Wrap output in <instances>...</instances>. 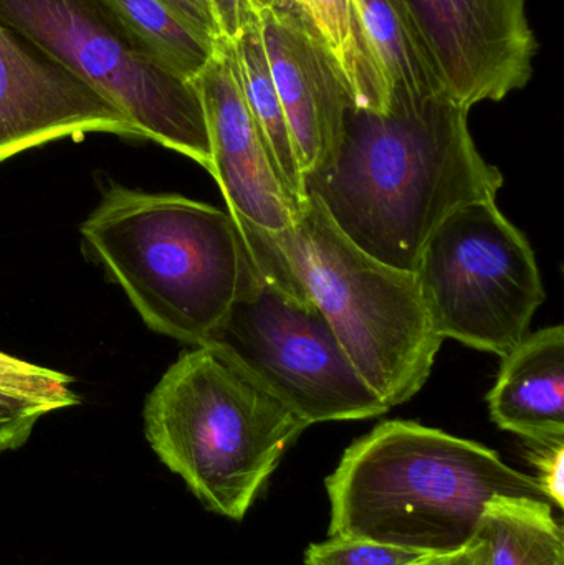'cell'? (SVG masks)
<instances>
[{
  "mask_svg": "<svg viewBox=\"0 0 564 565\" xmlns=\"http://www.w3.org/2000/svg\"><path fill=\"white\" fill-rule=\"evenodd\" d=\"M470 109L446 95L393 92L386 111L350 105L327 154L304 175L351 242L397 270H416L433 232L457 209L496 201L499 168L477 149Z\"/></svg>",
  "mask_w": 564,
  "mask_h": 565,
  "instance_id": "6da1fadb",
  "label": "cell"
},
{
  "mask_svg": "<svg viewBox=\"0 0 564 565\" xmlns=\"http://www.w3.org/2000/svg\"><path fill=\"white\" fill-rule=\"evenodd\" d=\"M324 487L328 536L429 554L469 544L493 498L552 504L539 478L489 447L404 420L384 422L354 441Z\"/></svg>",
  "mask_w": 564,
  "mask_h": 565,
  "instance_id": "7a4b0ae2",
  "label": "cell"
},
{
  "mask_svg": "<svg viewBox=\"0 0 564 565\" xmlns=\"http://www.w3.org/2000/svg\"><path fill=\"white\" fill-rule=\"evenodd\" d=\"M79 235L146 326L185 344H207L262 282L231 214L184 195L109 185Z\"/></svg>",
  "mask_w": 564,
  "mask_h": 565,
  "instance_id": "3957f363",
  "label": "cell"
},
{
  "mask_svg": "<svg viewBox=\"0 0 564 565\" xmlns=\"http://www.w3.org/2000/svg\"><path fill=\"white\" fill-rule=\"evenodd\" d=\"M146 440L205 510L242 521L310 425L211 345H195L146 398Z\"/></svg>",
  "mask_w": 564,
  "mask_h": 565,
  "instance_id": "277c9868",
  "label": "cell"
},
{
  "mask_svg": "<svg viewBox=\"0 0 564 565\" xmlns=\"http://www.w3.org/2000/svg\"><path fill=\"white\" fill-rule=\"evenodd\" d=\"M280 248L371 391L390 408L409 402L429 379L444 342L416 275L361 250L311 198Z\"/></svg>",
  "mask_w": 564,
  "mask_h": 565,
  "instance_id": "5b68a950",
  "label": "cell"
},
{
  "mask_svg": "<svg viewBox=\"0 0 564 565\" xmlns=\"http://www.w3.org/2000/svg\"><path fill=\"white\" fill-rule=\"evenodd\" d=\"M0 23L98 89L142 139L211 171L198 86L155 58L102 0H0Z\"/></svg>",
  "mask_w": 564,
  "mask_h": 565,
  "instance_id": "8992f818",
  "label": "cell"
},
{
  "mask_svg": "<svg viewBox=\"0 0 564 565\" xmlns=\"http://www.w3.org/2000/svg\"><path fill=\"white\" fill-rule=\"evenodd\" d=\"M414 275L439 338L497 355L530 334L545 301L535 254L496 201L454 211L427 238Z\"/></svg>",
  "mask_w": 564,
  "mask_h": 565,
  "instance_id": "52a82bcc",
  "label": "cell"
},
{
  "mask_svg": "<svg viewBox=\"0 0 564 565\" xmlns=\"http://www.w3.org/2000/svg\"><path fill=\"white\" fill-rule=\"evenodd\" d=\"M308 425L363 420L390 411L341 348L311 299L260 282L235 302L207 342Z\"/></svg>",
  "mask_w": 564,
  "mask_h": 565,
  "instance_id": "ba28073f",
  "label": "cell"
},
{
  "mask_svg": "<svg viewBox=\"0 0 564 565\" xmlns=\"http://www.w3.org/2000/svg\"><path fill=\"white\" fill-rule=\"evenodd\" d=\"M194 83L211 139L209 172L244 235L260 281L295 298H307L280 248L295 218L248 111L231 40L217 39L211 60Z\"/></svg>",
  "mask_w": 564,
  "mask_h": 565,
  "instance_id": "9c48e42d",
  "label": "cell"
},
{
  "mask_svg": "<svg viewBox=\"0 0 564 565\" xmlns=\"http://www.w3.org/2000/svg\"><path fill=\"white\" fill-rule=\"evenodd\" d=\"M444 95L470 109L529 85L536 42L529 0H400Z\"/></svg>",
  "mask_w": 564,
  "mask_h": 565,
  "instance_id": "30bf717a",
  "label": "cell"
},
{
  "mask_svg": "<svg viewBox=\"0 0 564 565\" xmlns=\"http://www.w3.org/2000/svg\"><path fill=\"white\" fill-rule=\"evenodd\" d=\"M95 132L142 139L98 89L0 23V162Z\"/></svg>",
  "mask_w": 564,
  "mask_h": 565,
  "instance_id": "8fae6325",
  "label": "cell"
},
{
  "mask_svg": "<svg viewBox=\"0 0 564 565\" xmlns=\"http://www.w3.org/2000/svg\"><path fill=\"white\" fill-rule=\"evenodd\" d=\"M304 175L327 154L353 105L343 78L295 0L251 3Z\"/></svg>",
  "mask_w": 564,
  "mask_h": 565,
  "instance_id": "7c38bea8",
  "label": "cell"
},
{
  "mask_svg": "<svg viewBox=\"0 0 564 565\" xmlns=\"http://www.w3.org/2000/svg\"><path fill=\"white\" fill-rule=\"evenodd\" d=\"M487 402L502 430L540 447L564 444L563 324L526 335L502 355Z\"/></svg>",
  "mask_w": 564,
  "mask_h": 565,
  "instance_id": "4fadbf2b",
  "label": "cell"
},
{
  "mask_svg": "<svg viewBox=\"0 0 564 565\" xmlns=\"http://www.w3.org/2000/svg\"><path fill=\"white\" fill-rule=\"evenodd\" d=\"M232 45H234L242 92H244L248 111L257 126L258 136L274 169L275 179L280 184L295 218L307 202L304 172H301L287 118L268 68L260 26L254 12L237 39L232 40Z\"/></svg>",
  "mask_w": 564,
  "mask_h": 565,
  "instance_id": "5bb4252c",
  "label": "cell"
},
{
  "mask_svg": "<svg viewBox=\"0 0 564 565\" xmlns=\"http://www.w3.org/2000/svg\"><path fill=\"white\" fill-rule=\"evenodd\" d=\"M486 565H564L563 524L552 504L499 497L483 508L476 533Z\"/></svg>",
  "mask_w": 564,
  "mask_h": 565,
  "instance_id": "9a60e30c",
  "label": "cell"
},
{
  "mask_svg": "<svg viewBox=\"0 0 564 565\" xmlns=\"http://www.w3.org/2000/svg\"><path fill=\"white\" fill-rule=\"evenodd\" d=\"M295 3L327 46L353 106L386 111L391 88L364 39L353 0H295Z\"/></svg>",
  "mask_w": 564,
  "mask_h": 565,
  "instance_id": "2e32d148",
  "label": "cell"
},
{
  "mask_svg": "<svg viewBox=\"0 0 564 565\" xmlns=\"http://www.w3.org/2000/svg\"><path fill=\"white\" fill-rule=\"evenodd\" d=\"M368 46L393 92L444 95L400 0H353Z\"/></svg>",
  "mask_w": 564,
  "mask_h": 565,
  "instance_id": "e0dca14e",
  "label": "cell"
},
{
  "mask_svg": "<svg viewBox=\"0 0 564 565\" xmlns=\"http://www.w3.org/2000/svg\"><path fill=\"white\" fill-rule=\"evenodd\" d=\"M123 29L155 58L194 82L214 53L217 39L185 22L162 0H102Z\"/></svg>",
  "mask_w": 564,
  "mask_h": 565,
  "instance_id": "ac0fdd59",
  "label": "cell"
},
{
  "mask_svg": "<svg viewBox=\"0 0 564 565\" xmlns=\"http://www.w3.org/2000/svg\"><path fill=\"white\" fill-rule=\"evenodd\" d=\"M0 394L43 405L50 412L82 402L73 391V379L22 359L0 352Z\"/></svg>",
  "mask_w": 564,
  "mask_h": 565,
  "instance_id": "d6986e66",
  "label": "cell"
},
{
  "mask_svg": "<svg viewBox=\"0 0 564 565\" xmlns=\"http://www.w3.org/2000/svg\"><path fill=\"white\" fill-rule=\"evenodd\" d=\"M429 553L404 550L363 537L330 536L310 544L305 565H413Z\"/></svg>",
  "mask_w": 564,
  "mask_h": 565,
  "instance_id": "ffe728a7",
  "label": "cell"
},
{
  "mask_svg": "<svg viewBox=\"0 0 564 565\" xmlns=\"http://www.w3.org/2000/svg\"><path fill=\"white\" fill-rule=\"evenodd\" d=\"M49 414L43 405L0 394V451L25 445L40 418Z\"/></svg>",
  "mask_w": 564,
  "mask_h": 565,
  "instance_id": "44dd1931",
  "label": "cell"
},
{
  "mask_svg": "<svg viewBox=\"0 0 564 565\" xmlns=\"http://www.w3.org/2000/svg\"><path fill=\"white\" fill-rule=\"evenodd\" d=\"M530 460L536 468V478L543 487L546 497L552 501L553 507L560 511L564 507V483H563V463H564V444L552 445V447H540L532 445Z\"/></svg>",
  "mask_w": 564,
  "mask_h": 565,
  "instance_id": "7402d4cb",
  "label": "cell"
},
{
  "mask_svg": "<svg viewBox=\"0 0 564 565\" xmlns=\"http://www.w3.org/2000/svg\"><path fill=\"white\" fill-rule=\"evenodd\" d=\"M221 39L234 40L252 15L251 0H209Z\"/></svg>",
  "mask_w": 564,
  "mask_h": 565,
  "instance_id": "603a6c76",
  "label": "cell"
},
{
  "mask_svg": "<svg viewBox=\"0 0 564 565\" xmlns=\"http://www.w3.org/2000/svg\"><path fill=\"white\" fill-rule=\"evenodd\" d=\"M162 2L168 3L185 22L191 23L192 26L201 30L205 35L212 36V39H221L209 0H162Z\"/></svg>",
  "mask_w": 564,
  "mask_h": 565,
  "instance_id": "cb8c5ba5",
  "label": "cell"
},
{
  "mask_svg": "<svg viewBox=\"0 0 564 565\" xmlns=\"http://www.w3.org/2000/svg\"><path fill=\"white\" fill-rule=\"evenodd\" d=\"M413 565H486L482 541L473 537L469 544L449 553L427 554Z\"/></svg>",
  "mask_w": 564,
  "mask_h": 565,
  "instance_id": "d4e9b609",
  "label": "cell"
}]
</instances>
